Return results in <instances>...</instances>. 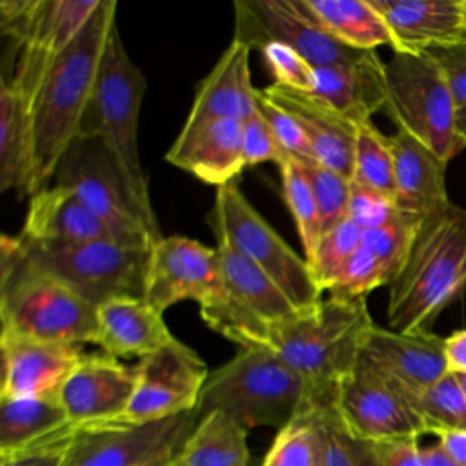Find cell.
I'll use <instances>...</instances> for the list:
<instances>
[{
    "label": "cell",
    "instance_id": "cell-31",
    "mask_svg": "<svg viewBox=\"0 0 466 466\" xmlns=\"http://www.w3.org/2000/svg\"><path fill=\"white\" fill-rule=\"evenodd\" d=\"M175 466H249L248 430L220 410L202 413Z\"/></svg>",
    "mask_w": 466,
    "mask_h": 466
},
{
    "label": "cell",
    "instance_id": "cell-46",
    "mask_svg": "<svg viewBox=\"0 0 466 466\" xmlns=\"http://www.w3.org/2000/svg\"><path fill=\"white\" fill-rule=\"evenodd\" d=\"M242 149H244V164L257 166L264 162H275L279 164L280 158L286 155L279 142L275 140L266 118L257 107L255 98V109L242 120Z\"/></svg>",
    "mask_w": 466,
    "mask_h": 466
},
{
    "label": "cell",
    "instance_id": "cell-43",
    "mask_svg": "<svg viewBox=\"0 0 466 466\" xmlns=\"http://www.w3.org/2000/svg\"><path fill=\"white\" fill-rule=\"evenodd\" d=\"M255 98H257V107L266 118L280 149L297 160H315L311 144L304 135L300 124L284 107H280L271 98H268L262 93V89H257Z\"/></svg>",
    "mask_w": 466,
    "mask_h": 466
},
{
    "label": "cell",
    "instance_id": "cell-49",
    "mask_svg": "<svg viewBox=\"0 0 466 466\" xmlns=\"http://www.w3.org/2000/svg\"><path fill=\"white\" fill-rule=\"evenodd\" d=\"M437 446L453 466H466V430H446L437 433Z\"/></svg>",
    "mask_w": 466,
    "mask_h": 466
},
{
    "label": "cell",
    "instance_id": "cell-14",
    "mask_svg": "<svg viewBox=\"0 0 466 466\" xmlns=\"http://www.w3.org/2000/svg\"><path fill=\"white\" fill-rule=\"evenodd\" d=\"M135 368L137 386L122 419L151 422L198 408L209 371L204 359L178 339L138 359Z\"/></svg>",
    "mask_w": 466,
    "mask_h": 466
},
{
    "label": "cell",
    "instance_id": "cell-2",
    "mask_svg": "<svg viewBox=\"0 0 466 466\" xmlns=\"http://www.w3.org/2000/svg\"><path fill=\"white\" fill-rule=\"evenodd\" d=\"M466 286V208L450 204L426 217L410 257L390 284L388 326L430 331L441 311Z\"/></svg>",
    "mask_w": 466,
    "mask_h": 466
},
{
    "label": "cell",
    "instance_id": "cell-19",
    "mask_svg": "<svg viewBox=\"0 0 466 466\" xmlns=\"http://www.w3.org/2000/svg\"><path fill=\"white\" fill-rule=\"evenodd\" d=\"M137 386V368L107 353H86L58 390V400L71 422H96L124 417Z\"/></svg>",
    "mask_w": 466,
    "mask_h": 466
},
{
    "label": "cell",
    "instance_id": "cell-1",
    "mask_svg": "<svg viewBox=\"0 0 466 466\" xmlns=\"http://www.w3.org/2000/svg\"><path fill=\"white\" fill-rule=\"evenodd\" d=\"M115 24L116 2L100 0L89 22L47 75L31 106L35 193L53 182L60 158L80 135L93 100L102 53Z\"/></svg>",
    "mask_w": 466,
    "mask_h": 466
},
{
    "label": "cell",
    "instance_id": "cell-44",
    "mask_svg": "<svg viewBox=\"0 0 466 466\" xmlns=\"http://www.w3.org/2000/svg\"><path fill=\"white\" fill-rule=\"evenodd\" d=\"M399 213L400 208L391 197L351 180L348 218L360 228V231L386 226L395 220Z\"/></svg>",
    "mask_w": 466,
    "mask_h": 466
},
{
    "label": "cell",
    "instance_id": "cell-32",
    "mask_svg": "<svg viewBox=\"0 0 466 466\" xmlns=\"http://www.w3.org/2000/svg\"><path fill=\"white\" fill-rule=\"evenodd\" d=\"M66 422L58 393L0 399V450L22 446Z\"/></svg>",
    "mask_w": 466,
    "mask_h": 466
},
{
    "label": "cell",
    "instance_id": "cell-47",
    "mask_svg": "<svg viewBox=\"0 0 466 466\" xmlns=\"http://www.w3.org/2000/svg\"><path fill=\"white\" fill-rule=\"evenodd\" d=\"M441 67L457 107L466 104V42L428 51Z\"/></svg>",
    "mask_w": 466,
    "mask_h": 466
},
{
    "label": "cell",
    "instance_id": "cell-16",
    "mask_svg": "<svg viewBox=\"0 0 466 466\" xmlns=\"http://www.w3.org/2000/svg\"><path fill=\"white\" fill-rule=\"evenodd\" d=\"M98 4L100 0H36L27 29L18 42V60L9 80L29 107Z\"/></svg>",
    "mask_w": 466,
    "mask_h": 466
},
{
    "label": "cell",
    "instance_id": "cell-18",
    "mask_svg": "<svg viewBox=\"0 0 466 466\" xmlns=\"http://www.w3.org/2000/svg\"><path fill=\"white\" fill-rule=\"evenodd\" d=\"M360 359L397 384L410 400L448 373L444 339L433 331H395L375 324L364 339Z\"/></svg>",
    "mask_w": 466,
    "mask_h": 466
},
{
    "label": "cell",
    "instance_id": "cell-56",
    "mask_svg": "<svg viewBox=\"0 0 466 466\" xmlns=\"http://www.w3.org/2000/svg\"><path fill=\"white\" fill-rule=\"evenodd\" d=\"M173 466H175V464H173Z\"/></svg>",
    "mask_w": 466,
    "mask_h": 466
},
{
    "label": "cell",
    "instance_id": "cell-36",
    "mask_svg": "<svg viewBox=\"0 0 466 466\" xmlns=\"http://www.w3.org/2000/svg\"><path fill=\"white\" fill-rule=\"evenodd\" d=\"M320 431L309 406L289 420L277 435L260 466H319Z\"/></svg>",
    "mask_w": 466,
    "mask_h": 466
},
{
    "label": "cell",
    "instance_id": "cell-23",
    "mask_svg": "<svg viewBox=\"0 0 466 466\" xmlns=\"http://www.w3.org/2000/svg\"><path fill=\"white\" fill-rule=\"evenodd\" d=\"M262 93L284 107L300 124L317 162L342 173L348 178L353 177L357 138L355 122L335 111L313 93L289 89L279 84L264 87Z\"/></svg>",
    "mask_w": 466,
    "mask_h": 466
},
{
    "label": "cell",
    "instance_id": "cell-22",
    "mask_svg": "<svg viewBox=\"0 0 466 466\" xmlns=\"http://www.w3.org/2000/svg\"><path fill=\"white\" fill-rule=\"evenodd\" d=\"M386 20L395 53H428L466 42L464 0H370Z\"/></svg>",
    "mask_w": 466,
    "mask_h": 466
},
{
    "label": "cell",
    "instance_id": "cell-40",
    "mask_svg": "<svg viewBox=\"0 0 466 466\" xmlns=\"http://www.w3.org/2000/svg\"><path fill=\"white\" fill-rule=\"evenodd\" d=\"M362 231L350 218L320 237L313 253L306 258L317 286L326 291L350 257L360 248Z\"/></svg>",
    "mask_w": 466,
    "mask_h": 466
},
{
    "label": "cell",
    "instance_id": "cell-3",
    "mask_svg": "<svg viewBox=\"0 0 466 466\" xmlns=\"http://www.w3.org/2000/svg\"><path fill=\"white\" fill-rule=\"evenodd\" d=\"M0 333L31 340L82 346L98 339L96 306L31 266L11 235L0 240Z\"/></svg>",
    "mask_w": 466,
    "mask_h": 466
},
{
    "label": "cell",
    "instance_id": "cell-26",
    "mask_svg": "<svg viewBox=\"0 0 466 466\" xmlns=\"http://www.w3.org/2000/svg\"><path fill=\"white\" fill-rule=\"evenodd\" d=\"M102 353L115 359H142L175 340L164 322V313L144 297H120L96 308Z\"/></svg>",
    "mask_w": 466,
    "mask_h": 466
},
{
    "label": "cell",
    "instance_id": "cell-41",
    "mask_svg": "<svg viewBox=\"0 0 466 466\" xmlns=\"http://www.w3.org/2000/svg\"><path fill=\"white\" fill-rule=\"evenodd\" d=\"M315 195L322 235L348 218L351 178L317 162L299 160Z\"/></svg>",
    "mask_w": 466,
    "mask_h": 466
},
{
    "label": "cell",
    "instance_id": "cell-7",
    "mask_svg": "<svg viewBox=\"0 0 466 466\" xmlns=\"http://www.w3.org/2000/svg\"><path fill=\"white\" fill-rule=\"evenodd\" d=\"M386 113L397 129L411 135L450 162L466 146L457 129V104L430 53H393L384 62Z\"/></svg>",
    "mask_w": 466,
    "mask_h": 466
},
{
    "label": "cell",
    "instance_id": "cell-24",
    "mask_svg": "<svg viewBox=\"0 0 466 466\" xmlns=\"http://www.w3.org/2000/svg\"><path fill=\"white\" fill-rule=\"evenodd\" d=\"M18 237L42 246L116 240L73 189L58 184H49L31 195Z\"/></svg>",
    "mask_w": 466,
    "mask_h": 466
},
{
    "label": "cell",
    "instance_id": "cell-5",
    "mask_svg": "<svg viewBox=\"0 0 466 466\" xmlns=\"http://www.w3.org/2000/svg\"><path fill=\"white\" fill-rule=\"evenodd\" d=\"M308 402V388L269 348H238L237 355L209 371L200 395V415L220 410L248 431L284 428Z\"/></svg>",
    "mask_w": 466,
    "mask_h": 466
},
{
    "label": "cell",
    "instance_id": "cell-4",
    "mask_svg": "<svg viewBox=\"0 0 466 466\" xmlns=\"http://www.w3.org/2000/svg\"><path fill=\"white\" fill-rule=\"evenodd\" d=\"M375 326L366 299H322L273 329L275 351L308 388V400L335 393L355 368L364 339Z\"/></svg>",
    "mask_w": 466,
    "mask_h": 466
},
{
    "label": "cell",
    "instance_id": "cell-11",
    "mask_svg": "<svg viewBox=\"0 0 466 466\" xmlns=\"http://www.w3.org/2000/svg\"><path fill=\"white\" fill-rule=\"evenodd\" d=\"M51 184L73 189L118 242L151 248L162 237L158 222L149 220L140 209L116 162L95 135L73 140Z\"/></svg>",
    "mask_w": 466,
    "mask_h": 466
},
{
    "label": "cell",
    "instance_id": "cell-15",
    "mask_svg": "<svg viewBox=\"0 0 466 466\" xmlns=\"http://www.w3.org/2000/svg\"><path fill=\"white\" fill-rule=\"evenodd\" d=\"M198 419L197 408L151 422H129L122 417L84 422L71 466H142L167 450L180 448Z\"/></svg>",
    "mask_w": 466,
    "mask_h": 466
},
{
    "label": "cell",
    "instance_id": "cell-13",
    "mask_svg": "<svg viewBox=\"0 0 466 466\" xmlns=\"http://www.w3.org/2000/svg\"><path fill=\"white\" fill-rule=\"evenodd\" d=\"M335 406L351 435L370 441L420 437L426 426L410 397L360 359L339 382Z\"/></svg>",
    "mask_w": 466,
    "mask_h": 466
},
{
    "label": "cell",
    "instance_id": "cell-42",
    "mask_svg": "<svg viewBox=\"0 0 466 466\" xmlns=\"http://www.w3.org/2000/svg\"><path fill=\"white\" fill-rule=\"evenodd\" d=\"M390 284L377 257L364 244L350 257L337 279L326 289L328 297L366 299L373 289Z\"/></svg>",
    "mask_w": 466,
    "mask_h": 466
},
{
    "label": "cell",
    "instance_id": "cell-48",
    "mask_svg": "<svg viewBox=\"0 0 466 466\" xmlns=\"http://www.w3.org/2000/svg\"><path fill=\"white\" fill-rule=\"evenodd\" d=\"M380 466H424V453L419 437L391 439L375 442Z\"/></svg>",
    "mask_w": 466,
    "mask_h": 466
},
{
    "label": "cell",
    "instance_id": "cell-37",
    "mask_svg": "<svg viewBox=\"0 0 466 466\" xmlns=\"http://www.w3.org/2000/svg\"><path fill=\"white\" fill-rule=\"evenodd\" d=\"M422 222L424 217L400 209L390 224L362 231V244L377 257L390 284L404 268Z\"/></svg>",
    "mask_w": 466,
    "mask_h": 466
},
{
    "label": "cell",
    "instance_id": "cell-35",
    "mask_svg": "<svg viewBox=\"0 0 466 466\" xmlns=\"http://www.w3.org/2000/svg\"><path fill=\"white\" fill-rule=\"evenodd\" d=\"M277 166L280 171L282 197L293 217L304 249V258H308L322 237L317 200L311 184L297 158L284 155Z\"/></svg>",
    "mask_w": 466,
    "mask_h": 466
},
{
    "label": "cell",
    "instance_id": "cell-53",
    "mask_svg": "<svg viewBox=\"0 0 466 466\" xmlns=\"http://www.w3.org/2000/svg\"><path fill=\"white\" fill-rule=\"evenodd\" d=\"M457 129L462 137H466V104L457 109Z\"/></svg>",
    "mask_w": 466,
    "mask_h": 466
},
{
    "label": "cell",
    "instance_id": "cell-25",
    "mask_svg": "<svg viewBox=\"0 0 466 466\" xmlns=\"http://www.w3.org/2000/svg\"><path fill=\"white\" fill-rule=\"evenodd\" d=\"M249 53L246 44L231 38L213 69L197 86L184 126L217 118L244 120L255 109L257 87L251 84Z\"/></svg>",
    "mask_w": 466,
    "mask_h": 466
},
{
    "label": "cell",
    "instance_id": "cell-55",
    "mask_svg": "<svg viewBox=\"0 0 466 466\" xmlns=\"http://www.w3.org/2000/svg\"><path fill=\"white\" fill-rule=\"evenodd\" d=\"M75 446H76V444H75ZM73 450H75V448H73ZM71 457H73V453H71ZM71 457H69V459H67V462H66V464H64V466H71Z\"/></svg>",
    "mask_w": 466,
    "mask_h": 466
},
{
    "label": "cell",
    "instance_id": "cell-34",
    "mask_svg": "<svg viewBox=\"0 0 466 466\" xmlns=\"http://www.w3.org/2000/svg\"><path fill=\"white\" fill-rule=\"evenodd\" d=\"M351 180L395 200V160L390 137L371 120L357 124Z\"/></svg>",
    "mask_w": 466,
    "mask_h": 466
},
{
    "label": "cell",
    "instance_id": "cell-38",
    "mask_svg": "<svg viewBox=\"0 0 466 466\" xmlns=\"http://www.w3.org/2000/svg\"><path fill=\"white\" fill-rule=\"evenodd\" d=\"M411 402L424 420L426 433L466 430V397L453 373L448 371Z\"/></svg>",
    "mask_w": 466,
    "mask_h": 466
},
{
    "label": "cell",
    "instance_id": "cell-20",
    "mask_svg": "<svg viewBox=\"0 0 466 466\" xmlns=\"http://www.w3.org/2000/svg\"><path fill=\"white\" fill-rule=\"evenodd\" d=\"M0 399L56 395L84 359L82 346L42 342L0 333Z\"/></svg>",
    "mask_w": 466,
    "mask_h": 466
},
{
    "label": "cell",
    "instance_id": "cell-50",
    "mask_svg": "<svg viewBox=\"0 0 466 466\" xmlns=\"http://www.w3.org/2000/svg\"><path fill=\"white\" fill-rule=\"evenodd\" d=\"M444 359L450 373H466V329H457L444 339Z\"/></svg>",
    "mask_w": 466,
    "mask_h": 466
},
{
    "label": "cell",
    "instance_id": "cell-29",
    "mask_svg": "<svg viewBox=\"0 0 466 466\" xmlns=\"http://www.w3.org/2000/svg\"><path fill=\"white\" fill-rule=\"evenodd\" d=\"M35 131L31 107L7 78L0 82V191L35 195Z\"/></svg>",
    "mask_w": 466,
    "mask_h": 466
},
{
    "label": "cell",
    "instance_id": "cell-27",
    "mask_svg": "<svg viewBox=\"0 0 466 466\" xmlns=\"http://www.w3.org/2000/svg\"><path fill=\"white\" fill-rule=\"evenodd\" d=\"M395 160V202L402 211L431 217L451 200L446 191V166L431 149L397 129L390 137Z\"/></svg>",
    "mask_w": 466,
    "mask_h": 466
},
{
    "label": "cell",
    "instance_id": "cell-33",
    "mask_svg": "<svg viewBox=\"0 0 466 466\" xmlns=\"http://www.w3.org/2000/svg\"><path fill=\"white\" fill-rule=\"evenodd\" d=\"M306 406L311 408L320 431L319 466H380L375 442L351 435L342 422L335 393L309 399Z\"/></svg>",
    "mask_w": 466,
    "mask_h": 466
},
{
    "label": "cell",
    "instance_id": "cell-28",
    "mask_svg": "<svg viewBox=\"0 0 466 466\" xmlns=\"http://www.w3.org/2000/svg\"><path fill=\"white\" fill-rule=\"evenodd\" d=\"M311 93L351 122H368L386 106L384 62L370 51L353 62L315 67Z\"/></svg>",
    "mask_w": 466,
    "mask_h": 466
},
{
    "label": "cell",
    "instance_id": "cell-12",
    "mask_svg": "<svg viewBox=\"0 0 466 466\" xmlns=\"http://www.w3.org/2000/svg\"><path fill=\"white\" fill-rule=\"evenodd\" d=\"M233 40L251 51L280 44L313 67L359 60L370 51L351 49L328 35L302 7L300 0H237Z\"/></svg>",
    "mask_w": 466,
    "mask_h": 466
},
{
    "label": "cell",
    "instance_id": "cell-21",
    "mask_svg": "<svg viewBox=\"0 0 466 466\" xmlns=\"http://www.w3.org/2000/svg\"><path fill=\"white\" fill-rule=\"evenodd\" d=\"M166 160L200 182L217 187L237 180L246 167L242 120L217 118L195 126H182L166 153Z\"/></svg>",
    "mask_w": 466,
    "mask_h": 466
},
{
    "label": "cell",
    "instance_id": "cell-6",
    "mask_svg": "<svg viewBox=\"0 0 466 466\" xmlns=\"http://www.w3.org/2000/svg\"><path fill=\"white\" fill-rule=\"evenodd\" d=\"M146 86L147 80L127 55L115 24L102 53L93 100L78 137L95 135L104 142L133 198L146 217L157 222L147 177L138 155V115Z\"/></svg>",
    "mask_w": 466,
    "mask_h": 466
},
{
    "label": "cell",
    "instance_id": "cell-45",
    "mask_svg": "<svg viewBox=\"0 0 466 466\" xmlns=\"http://www.w3.org/2000/svg\"><path fill=\"white\" fill-rule=\"evenodd\" d=\"M264 64L273 76V84L311 93L315 82V67L299 53L280 44H268L260 49Z\"/></svg>",
    "mask_w": 466,
    "mask_h": 466
},
{
    "label": "cell",
    "instance_id": "cell-52",
    "mask_svg": "<svg viewBox=\"0 0 466 466\" xmlns=\"http://www.w3.org/2000/svg\"><path fill=\"white\" fill-rule=\"evenodd\" d=\"M180 448H182V446H180ZM180 448L167 450V451H164V453H160V455L153 457L151 461L144 462L142 466H173V464H175V461H177V455H178Z\"/></svg>",
    "mask_w": 466,
    "mask_h": 466
},
{
    "label": "cell",
    "instance_id": "cell-30",
    "mask_svg": "<svg viewBox=\"0 0 466 466\" xmlns=\"http://www.w3.org/2000/svg\"><path fill=\"white\" fill-rule=\"evenodd\" d=\"M300 4L328 35L351 49L397 51L386 20L370 0H300Z\"/></svg>",
    "mask_w": 466,
    "mask_h": 466
},
{
    "label": "cell",
    "instance_id": "cell-8",
    "mask_svg": "<svg viewBox=\"0 0 466 466\" xmlns=\"http://www.w3.org/2000/svg\"><path fill=\"white\" fill-rule=\"evenodd\" d=\"M215 240L224 242L262 269L297 306L308 311L322 300L309 266L253 208L237 180L215 191V200L206 215Z\"/></svg>",
    "mask_w": 466,
    "mask_h": 466
},
{
    "label": "cell",
    "instance_id": "cell-17",
    "mask_svg": "<svg viewBox=\"0 0 466 466\" xmlns=\"http://www.w3.org/2000/svg\"><path fill=\"white\" fill-rule=\"evenodd\" d=\"M222 286L217 248L195 238L171 235L151 244L144 299L166 311L182 300L202 304Z\"/></svg>",
    "mask_w": 466,
    "mask_h": 466
},
{
    "label": "cell",
    "instance_id": "cell-9",
    "mask_svg": "<svg viewBox=\"0 0 466 466\" xmlns=\"http://www.w3.org/2000/svg\"><path fill=\"white\" fill-rule=\"evenodd\" d=\"M222 286L198 304L202 320L238 348H269L273 329L299 313L288 295L251 260L217 242Z\"/></svg>",
    "mask_w": 466,
    "mask_h": 466
},
{
    "label": "cell",
    "instance_id": "cell-10",
    "mask_svg": "<svg viewBox=\"0 0 466 466\" xmlns=\"http://www.w3.org/2000/svg\"><path fill=\"white\" fill-rule=\"evenodd\" d=\"M18 242L31 266L62 280L96 308L120 297H144L151 248L118 240L42 246L18 237Z\"/></svg>",
    "mask_w": 466,
    "mask_h": 466
},
{
    "label": "cell",
    "instance_id": "cell-39",
    "mask_svg": "<svg viewBox=\"0 0 466 466\" xmlns=\"http://www.w3.org/2000/svg\"><path fill=\"white\" fill-rule=\"evenodd\" d=\"M86 424L71 422L11 450H0V466H64Z\"/></svg>",
    "mask_w": 466,
    "mask_h": 466
},
{
    "label": "cell",
    "instance_id": "cell-51",
    "mask_svg": "<svg viewBox=\"0 0 466 466\" xmlns=\"http://www.w3.org/2000/svg\"><path fill=\"white\" fill-rule=\"evenodd\" d=\"M422 453H424V466H453L437 444L422 448Z\"/></svg>",
    "mask_w": 466,
    "mask_h": 466
},
{
    "label": "cell",
    "instance_id": "cell-54",
    "mask_svg": "<svg viewBox=\"0 0 466 466\" xmlns=\"http://www.w3.org/2000/svg\"><path fill=\"white\" fill-rule=\"evenodd\" d=\"M453 375H455V379H457V382H459V386H461V390L466 397V373H453Z\"/></svg>",
    "mask_w": 466,
    "mask_h": 466
}]
</instances>
